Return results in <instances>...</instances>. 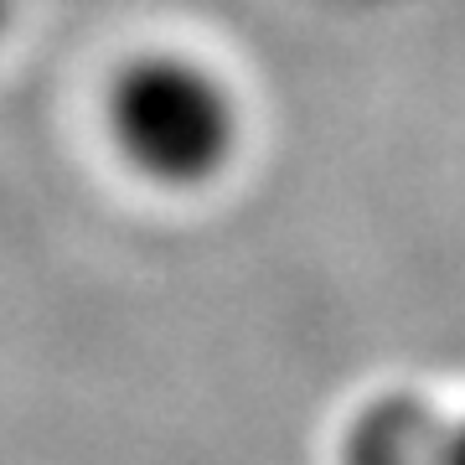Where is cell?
<instances>
[{
  "mask_svg": "<svg viewBox=\"0 0 465 465\" xmlns=\"http://www.w3.org/2000/svg\"><path fill=\"white\" fill-rule=\"evenodd\" d=\"M445 465H465V419L450 424V445H445Z\"/></svg>",
  "mask_w": 465,
  "mask_h": 465,
  "instance_id": "3957f363",
  "label": "cell"
},
{
  "mask_svg": "<svg viewBox=\"0 0 465 465\" xmlns=\"http://www.w3.org/2000/svg\"><path fill=\"white\" fill-rule=\"evenodd\" d=\"M11 11H16V0H0V36H5V26H11Z\"/></svg>",
  "mask_w": 465,
  "mask_h": 465,
  "instance_id": "277c9868",
  "label": "cell"
},
{
  "mask_svg": "<svg viewBox=\"0 0 465 465\" xmlns=\"http://www.w3.org/2000/svg\"><path fill=\"white\" fill-rule=\"evenodd\" d=\"M450 419L424 393H382L362 403L341 440V465H445Z\"/></svg>",
  "mask_w": 465,
  "mask_h": 465,
  "instance_id": "7a4b0ae2",
  "label": "cell"
},
{
  "mask_svg": "<svg viewBox=\"0 0 465 465\" xmlns=\"http://www.w3.org/2000/svg\"><path fill=\"white\" fill-rule=\"evenodd\" d=\"M104 124L124 166L171 192L217 182L243 140V109L228 78L171 47L119 63L104 94Z\"/></svg>",
  "mask_w": 465,
  "mask_h": 465,
  "instance_id": "6da1fadb",
  "label": "cell"
}]
</instances>
